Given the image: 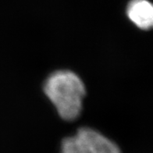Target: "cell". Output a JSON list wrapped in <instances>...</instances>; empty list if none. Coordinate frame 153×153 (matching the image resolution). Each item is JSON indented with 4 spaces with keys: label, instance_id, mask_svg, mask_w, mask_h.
Listing matches in <instances>:
<instances>
[{
    "label": "cell",
    "instance_id": "cell-1",
    "mask_svg": "<svg viewBox=\"0 0 153 153\" xmlns=\"http://www.w3.org/2000/svg\"><path fill=\"white\" fill-rule=\"evenodd\" d=\"M45 94L62 120L72 121L80 116L86 91L81 79L70 71H57L44 84Z\"/></svg>",
    "mask_w": 153,
    "mask_h": 153
},
{
    "label": "cell",
    "instance_id": "cell-2",
    "mask_svg": "<svg viewBox=\"0 0 153 153\" xmlns=\"http://www.w3.org/2000/svg\"><path fill=\"white\" fill-rule=\"evenodd\" d=\"M76 135L84 144L88 153H121L117 144L95 130L81 127Z\"/></svg>",
    "mask_w": 153,
    "mask_h": 153
},
{
    "label": "cell",
    "instance_id": "cell-3",
    "mask_svg": "<svg viewBox=\"0 0 153 153\" xmlns=\"http://www.w3.org/2000/svg\"><path fill=\"white\" fill-rule=\"evenodd\" d=\"M131 21L142 30H149L153 25V6L148 0H131L127 8Z\"/></svg>",
    "mask_w": 153,
    "mask_h": 153
},
{
    "label": "cell",
    "instance_id": "cell-4",
    "mask_svg": "<svg viewBox=\"0 0 153 153\" xmlns=\"http://www.w3.org/2000/svg\"><path fill=\"white\" fill-rule=\"evenodd\" d=\"M61 153H88V152L81 139L76 134L62 140Z\"/></svg>",
    "mask_w": 153,
    "mask_h": 153
}]
</instances>
